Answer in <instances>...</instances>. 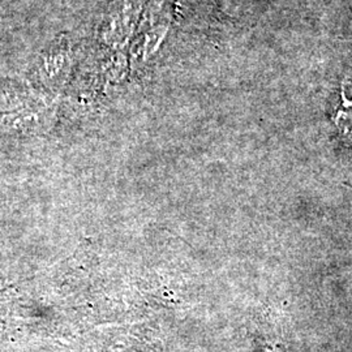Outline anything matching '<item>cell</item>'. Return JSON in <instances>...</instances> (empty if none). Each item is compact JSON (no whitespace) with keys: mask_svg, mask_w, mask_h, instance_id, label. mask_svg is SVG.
<instances>
[{"mask_svg":"<svg viewBox=\"0 0 352 352\" xmlns=\"http://www.w3.org/2000/svg\"><path fill=\"white\" fill-rule=\"evenodd\" d=\"M257 352H299L280 325L266 324L256 336Z\"/></svg>","mask_w":352,"mask_h":352,"instance_id":"6da1fadb","label":"cell"},{"mask_svg":"<svg viewBox=\"0 0 352 352\" xmlns=\"http://www.w3.org/2000/svg\"><path fill=\"white\" fill-rule=\"evenodd\" d=\"M336 126L340 135L346 139L352 140V101H349L344 94V85L340 89V104L334 118Z\"/></svg>","mask_w":352,"mask_h":352,"instance_id":"7a4b0ae2","label":"cell"}]
</instances>
